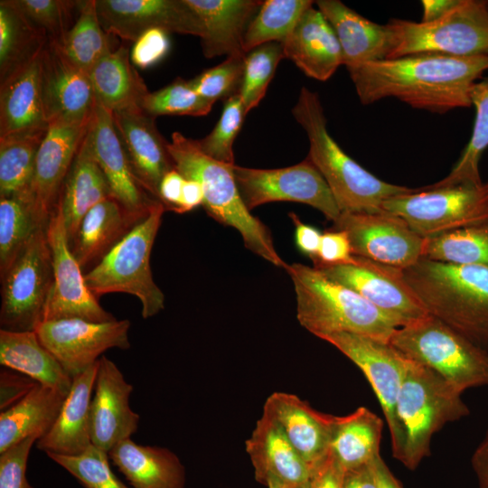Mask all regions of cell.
Masks as SVG:
<instances>
[{"mask_svg": "<svg viewBox=\"0 0 488 488\" xmlns=\"http://www.w3.org/2000/svg\"><path fill=\"white\" fill-rule=\"evenodd\" d=\"M146 215L128 211L112 196L94 205L71 241V251L80 267L95 266Z\"/></svg>", "mask_w": 488, "mask_h": 488, "instance_id": "cell-31", "label": "cell"}, {"mask_svg": "<svg viewBox=\"0 0 488 488\" xmlns=\"http://www.w3.org/2000/svg\"><path fill=\"white\" fill-rule=\"evenodd\" d=\"M44 136L0 139V198L31 201L36 155Z\"/></svg>", "mask_w": 488, "mask_h": 488, "instance_id": "cell-40", "label": "cell"}, {"mask_svg": "<svg viewBox=\"0 0 488 488\" xmlns=\"http://www.w3.org/2000/svg\"><path fill=\"white\" fill-rule=\"evenodd\" d=\"M202 185L195 180L185 179L176 212L182 214L190 211L199 205H202Z\"/></svg>", "mask_w": 488, "mask_h": 488, "instance_id": "cell-60", "label": "cell"}, {"mask_svg": "<svg viewBox=\"0 0 488 488\" xmlns=\"http://www.w3.org/2000/svg\"><path fill=\"white\" fill-rule=\"evenodd\" d=\"M132 391L115 362L101 356L90 404L93 446L108 453L136 432L140 417L129 406Z\"/></svg>", "mask_w": 488, "mask_h": 488, "instance_id": "cell-22", "label": "cell"}, {"mask_svg": "<svg viewBox=\"0 0 488 488\" xmlns=\"http://www.w3.org/2000/svg\"><path fill=\"white\" fill-rule=\"evenodd\" d=\"M460 0H423V14L420 22L429 23L441 18L455 8Z\"/></svg>", "mask_w": 488, "mask_h": 488, "instance_id": "cell-61", "label": "cell"}, {"mask_svg": "<svg viewBox=\"0 0 488 488\" xmlns=\"http://www.w3.org/2000/svg\"><path fill=\"white\" fill-rule=\"evenodd\" d=\"M333 230L346 232L353 256L405 269L423 257L425 239L400 217L381 211L342 212Z\"/></svg>", "mask_w": 488, "mask_h": 488, "instance_id": "cell-16", "label": "cell"}, {"mask_svg": "<svg viewBox=\"0 0 488 488\" xmlns=\"http://www.w3.org/2000/svg\"><path fill=\"white\" fill-rule=\"evenodd\" d=\"M422 258L454 265L488 266V221L425 239Z\"/></svg>", "mask_w": 488, "mask_h": 488, "instance_id": "cell-43", "label": "cell"}, {"mask_svg": "<svg viewBox=\"0 0 488 488\" xmlns=\"http://www.w3.org/2000/svg\"><path fill=\"white\" fill-rule=\"evenodd\" d=\"M67 394L38 383L16 404L0 413V453L18 443L42 438L54 424Z\"/></svg>", "mask_w": 488, "mask_h": 488, "instance_id": "cell-34", "label": "cell"}, {"mask_svg": "<svg viewBox=\"0 0 488 488\" xmlns=\"http://www.w3.org/2000/svg\"><path fill=\"white\" fill-rule=\"evenodd\" d=\"M310 0H266L249 23L243 38L245 53L267 43H284L304 12L314 5Z\"/></svg>", "mask_w": 488, "mask_h": 488, "instance_id": "cell-42", "label": "cell"}, {"mask_svg": "<svg viewBox=\"0 0 488 488\" xmlns=\"http://www.w3.org/2000/svg\"><path fill=\"white\" fill-rule=\"evenodd\" d=\"M86 139L111 195L128 211L146 215L157 201L140 184L115 127L111 112L96 103Z\"/></svg>", "mask_w": 488, "mask_h": 488, "instance_id": "cell-20", "label": "cell"}, {"mask_svg": "<svg viewBox=\"0 0 488 488\" xmlns=\"http://www.w3.org/2000/svg\"><path fill=\"white\" fill-rule=\"evenodd\" d=\"M213 105L196 92L190 80L177 78L164 88L149 92L139 107L154 117L164 115L201 117L209 114Z\"/></svg>", "mask_w": 488, "mask_h": 488, "instance_id": "cell-46", "label": "cell"}, {"mask_svg": "<svg viewBox=\"0 0 488 488\" xmlns=\"http://www.w3.org/2000/svg\"><path fill=\"white\" fill-rule=\"evenodd\" d=\"M42 50L0 81V139L47 132L41 77Z\"/></svg>", "mask_w": 488, "mask_h": 488, "instance_id": "cell-24", "label": "cell"}, {"mask_svg": "<svg viewBox=\"0 0 488 488\" xmlns=\"http://www.w3.org/2000/svg\"><path fill=\"white\" fill-rule=\"evenodd\" d=\"M98 361L73 378L70 392L51 429L36 442L48 454L79 455L91 445L90 404Z\"/></svg>", "mask_w": 488, "mask_h": 488, "instance_id": "cell-29", "label": "cell"}, {"mask_svg": "<svg viewBox=\"0 0 488 488\" xmlns=\"http://www.w3.org/2000/svg\"><path fill=\"white\" fill-rule=\"evenodd\" d=\"M486 70L488 55L423 52L369 62L349 74L362 105L394 98L443 114L471 107L472 89Z\"/></svg>", "mask_w": 488, "mask_h": 488, "instance_id": "cell-1", "label": "cell"}, {"mask_svg": "<svg viewBox=\"0 0 488 488\" xmlns=\"http://www.w3.org/2000/svg\"><path fill=\"white\" fill-rule=\"evenodd\" d=\"M45 231L52 251L53 283L42 321L80 318L103 323L116 320L88 287L85 274L71 251L64 219L57 207Z\"/></svg>", "mask_w": 488, "mask_h": 488, "instance_id": "cell-15", "label": "cell"}, {"mask_svg": "<svg viewBox=\"0 0 488 488\" xmlns=\"http://www.w3.org/2000/svg\"><path fill=\"white\" fill-rule=\"evenodd\" d=\"M382 419L365 407L335 417L329 452L344 471L367 465L380 455Z\"/></svg>", "mask_w": 488, "mask_h": 488, "instance_id": "cell-37", "label": "cell"}, {"mask_svg": "<svg viewBox=\"0 0 488 488\" xmlns=\"http://www.w3.org/2000/svg\"><path fill=\"white\" fill-rule=\"evenodd\" d=\"M475 117L471 138L451 172L427 189L446 187L459 183H482L479 162L488 148V78L476 82L471 93Z\"/></svg>", "mask_w": 488, "mask_h": 488, "instance_id": "cell-41", "label": "cell"}, {"mask_svg": "<svg viewBox=\"0 0 488 488\" xmlns=\"http://www.w3.org/2000/svg\"><path fill=\"white\" fill-rule=\"evenodd\" d=\"M343 470L329 452L312 470L306 488H342Z\"/></svg>", "mask_w": 488, "mask_h": 488, "instance_id": "cell-55", "label": "cell"}, {"mask_svg": "<svg viewBox=\"0 0 488 488\" xmlns=\"http://www.w3.org/2000/svg\"><path fill=\"white\" fill-rule=\"evenodd\" d=\"M33 26L49 40H58L74 23L73 13L81 1L68 0H9Z\"/></svg>", "mask_w": 488, "mask_h": 488, "instance_id": "cell-49", "label": "cell"}, {"mask_svg": "<svg viewBox=\"0 0 488 488\" xmlns=\"http://www.w3.org/2000/svg\"><path fill=\"white\" fill-rule=\"evenodd\" d=\"M108 456L132 488L185 486L184 466L168 448L143 446L127 438L116 445Z\"/></svg>", "mask_w": 488, "mask_h": 488, "instance_id": "cell-32", "label": "cell"}, {"mask_svg": "<svg viewBox=\"0 0 488 488\" xmlns=\"http://www.w3.org/2000/svg\"><path fill=\"white\" fill-rule=\"evenodd\" d=\"M263 412L280 425L311 472L327 456L335 416L317 411L296 395L286 392L271 394Z\"/></svg>", "mask_w": 488, "mask_h": 488, "instance_id": "cell-25", "label": "cell"}, {"mask_svg": "<svg viewBox=\"0 0 488 488\" xmlns=\"http://www.w3.org/2000/svg\"><path fill=\"white\" fill-rule=\"evenodd\" d=\"M42 91L46 117L87 125L90 122L96 99L89 73L70 62L48 40L42 53Z\"/></svg>", "mask_w": 488, "mask_h": 488, "instance_id": "cell-19", "label": "cell"}, {"mask_svg": "<svg viewBox=\"0 0 488 488\" xmlns=\"http://www.w3.org/2000/svg\"><path fill=\"white\" fill-rule=\"evenodd\" d=\"M1 329L35 331L43 320L53 283L52 251L45 228L38 229L1 277Z\"/></svg>", "mask_w": 488, "mask_h": 488, "instance_id": "cell-11", "label": "cell"}, {"mask_svg": "<svg viewBox=\"0 0 488 488\" xmlns=\"http://www.w3.org/2000/svg\"><path fill=\"white\" fill-rule=\"evenodd\" d=\"M128 320L97 323L80 318L42 321L35 329L42 344L73 379L111 348L128 349Z\"/></svg>", "mask_w": 488, "mask_h": 488, "instance_id": "cell-14", "label": "cell"}, {"mask_svg": "<svg viewBox=\"0 0 488 488\" xmlns=\"http://www.w3.org/2000/svg\"><path fill=\"white\" fill-rule=\"evenodd\" d=\"M200 18L203 55L246 54L243 51L245 32L258 13L259 0H185Z\"/></svg>", "mask_w": 488, "mask_h": 488, "instance_id": "cell-30", "label": "cell"}, {"mask_svg": "<svg viewBox=\"0 0 488 488\" xmlns=\"http://www.w3.org/2000/svg\"><path fill=\"white\" fill-rule=\"evenodd\" d=\"M104 31L124 41L136 42L145 32L202 36L200 18L185 0H95Z\"/></svg>", "mask_w": 488, "mask_h": 488, "instance_id": "cell-18", "label": "cell"}, {"mask_svg": "<svg viewBox=\"0 0 488 488\" xmlns=\"http://www.w3.org/2000/svg\"><path fill=\"white\" fill-rule=\"evenodd\" d=\"M96 103L114 112L139 107L149 93L130 62L128 49L121 44L104 56L89 72Z\"/></svg>", "mask_w": 488, "mask_h": 488, "instance_id": "cell-36", "label": "cell"}, {"mask_svg": "<svg viewBox=\"0 0 488 488\" xmlns=\"http://www.w3.org/2000/svg\"><path fill=\"white\" fill-rule=\"evenodd\" d=\"M283 45L285 58L307 77L325 81L343 65L338 38L324 15L313 5L306 9Z\"/></svg>", "mask_w": 488, "mask_h": 488, "instance_id": "cell-28", "label": "cell"}, {"mask_svg": "<svg viewBox=\"0 0 488 488\" xmlns=\"http://www.w3.org/2000/svg\"><path fill=\"white\" fill-rule=\"evenodd\" d=\"M389 343L438 373L462 394L488 386V351L432 315L397 328Z\"/></svg>", "mask_w": 488, "mask_h": 488, "instance_id": "cell-8", "label": "cell"}, {"mask_svg": "<svg viewBox=\"0 0 488 488\" xmlns=\"http://www.w3.org/2000/svg\"><path fill=\"white\" fill-rule=\"evenodd\" d=\"M113 37L99 23L95 0H88L81 1L74 24L61 38L52 41L70 62L89 73L116 49Z\"/></svg>", "mask_w": 488, "mask_h": 488, "instance_id": "cell-38", "label": "cell"}, {"mask_svg": "<svg viewBox=\"0 0 488 488\" xmlns=\"http://www.w3.org/2000/svg\"><path fill=\"white\" fill-rule=\"evenodd\" d=\"M314 268L356 292L391 318L399 327L428 314L405 282L400 268L357 256H353L350 263Z\"/></svg>", "mask_w": 488, "mask_h": 488, "instance_id": "cell-13", "label": "cell"}, {"mask_svg": "<svg viewBox=\"0 0 488 488\" xmlns=\"http://www.w3.org/2000/svg\"><path fill=\"white\" fill-rule=\"evenodd\" d=\"M394 43L388 59L434 52L456 57L488 55V1L460 0L429 23L391 18Z\"/></svg>", "mask_w": 488, "mask_h": 488, "instance_id": "cell-9", "label": "cell"}, {"mask_svg": "<svg viewBox=\"0 0 488 488\" xmlns=\"http://www.w3.org/2000/svg\"><path fill=\"white\" fill-rule=\"evenodd\" d=\"M34 437L0 453V488H33L26 476L27 461Z\"/></svg>", "mask_w": 488, "mask_h": 488, "instance_id": "cell-51", "label": "cell"}, {"mask_svg": "<svg viewBox=\"0 0 488 488\" xmlns=\"http://www.w3.org/2000/svg\"><path fill=\"white\" fill-rule=\"evenodd\" d=\"M292 115L307 136V158L324 178L341 212H379L386 200L417 191L384 182L350 157L329 134L317 92L302 87Z\"/></svg>", "mask_w": 488, "mask_h": 488, "instance_id": "cell-2", "label": "cell"}, {"mask_svg": "<svg viewBox=\"0 0 488 488\" xmlns=\"http://www.w3.org/2000/svg\"><path fill=\"white\" fill-rule=\"evenodd\" d=\"M246 451L255 470L257 481L266 485L269 482L288 488H306L311 471L288 440L280 425L263 412L257 421Z\"/></svg>", "mask_w": 488, "mask_h": 488, "instance_id": "cell-26", "label": "cell"}, {"mask_svg": "<svg viewBox=\"0 0 488 488\" xmlns=\"http://www.w3.org/2000/svg\"><path fill=\"white\" fill-rule=\"evenodd\" d=\"M48 40L9 0L0 1V81L33 58Z\"/></svg>", "mask_w": 488, "mask_h": 488, "instance_id": "cell-39", "label": "cell"}, {"mask_svg": "<svg viewBox=\"0 0 488 488\" xmlns=\"http://www.w3.org/2000/svg\"><path fill=\"white\" fill-rule=\"evenodd\" d=\"M282 59H285L280 42H267L247 52L239 95L246 115L256 108L266 95L268 84Z\"/></svg>", "mask_w": 488, "mask_h": 488, "instance_id": "cell-45", "label": "cell"}, {"mask_svg": "<svg viewBox=\"0 0 488 488\" xmlns=\"http://www.w3.org/2000/svg\"><path fill=\"white\" fill-rule=\"evenodd\" d=\"M89 125L58 120L49 123L37 152L31 186V202L40 225L44 228Z\"/></svg>", "mask_w": 488, "mask_h": 488, "instance_id": "cell-21", "label": "cell"}, {"mask_svg": "<svg viewBox=\"0 0 488 488\" xmlns=\"http://www.w3.org/2000/svg\"><path fill=\"white\" fill-rule=\"evenodd\" d=\"M185 178L175 169L166 173L159 186V200L166 211L176 212Z\"/></svg>", "mask_w": 488, "mask_h": 488, "instance_id": "cell-57", "label": "cell"}, {"mask_svg": "<svg viewBox=\"0 0 488 488\" xmlns=\"http://www.w3.org/2000/svg\"><path fill=\"white\" fill-rule=\"evenodd\" d=\"M353 259L352 247L345 231L326 230L322 234L316 258L312 260L314 267L350 263Z\"/></svg>", "mask_w": 488, "mask_h": 488, "instance_id": "cell-53", "label": "cell"}, {"mask_svg": "<svg viewBox=\"0 0 488 488\" xmlns=\"http://www.w3.org/2000/svg\"><path fill=\"white\" fill-rule=\"evenodd\" d=\"M165 211L161 202L153 204L148 214L85 273L95 296L116 292L135 296L145 319L164 308V296L153 279L150 256Z\"/></svg>", "mask_w": 488, "mask_h": 488, "instance_id": "cell-7", "label": "cell"}, {"mask_svg": "<svg viewBox=\"0 0 488 488\" xmlns=\"http://www.w3.org/2000/svg\"><path fill=\"white\" fill-rule=\"evenodd\" d=\"M84 488H132L121 482L109 465L108 453L91 445L79 455H47Z\"/></svg>", "mask_w": 488, "mask_h": 488, "instance_id": "cell-47", "label": "cell"}, {"mask_svg": "<svg viewBox=\"0 0 488 488\" xmlns=\"http://www.w3.org/2000/svg\"><path fill=\"white\" fill-rule=\"evenodd\" d=\"M317 9L332 25L348 72L363 64L388 59L394 43L389 26L374 23L339 0H318Z\"/></svg>", "mask_w": 488, "mask_h": 488, "instance_id": "cell-27", "label": "cell"}, {"mask_svg": "<svg viewBox=\"0 0 488 488\" xmlns=\"http://www.w3.org/2000/svg\"><path fill=\"white\" fill-rule=\"evenodd\" d=\"M319 338L337 348L363 372L384 413L392 449L399 435L396 405L408 358L389 342L361 334L333 333Z\"/></svg>", "mask_w": 488, "mask_h": 488, "instance_id": "cell-17", "label": "cell"}, {"mask_svg": "<svg viewBox=\"0 0 488 488\" xmlns=\"http://www.w3.org/2000/svg\"><path fill=\"white\" fill-rule=\"evenodd\" d=\"M168 33L159 28L145 32L134 42L130 53L132 63L139 68L146 69L160 61L170 48Z\"/></svg>", "mask_w": 488, "mask_h": 488, "instance_id": "cell-52", "label": "cell"}, {"mask_svg": "<svg viewBox=\"0 0 488 488\" xmlns=\"http://www.w3.org/2000/svg\"><path fill=\"white\" fill-rule=\"evenodd\" d=\"M40 225L29 199L0 198V275L13 265Z\"/></svg>", "mask_w": 488, "mask_h": 488, "instance_id": "cell-44", "label": "cell"}, {"mask_svg": "<svg viewBox=\"0 0 488 488\" xmlns=\"http://www.w3.org/2000/svg\"><path fill=\"white\" fill-rule=\"evenodd\" d=\"M109 196V186L91 155L85 135L55 206L64 219L70 244L88 211Z\"/></svg>", "mask_w": 488, "mask_h": 488, "instance_id": "cell-33", "label": "cell"}, {"mask_svg": "<svg viewBox=\"0 0 488 488\" xmlns=\"http://www.w3.org/2000/svg\"><path fill=\"white\" fill-rule=\"evenodd\" d=\"M471 462L479 488H488V429L474 450Z\"/></svg>", "mask_w": 488, "mask_h": 488, "instance_id": "cell-59", "label": "cell"}, {"mask_svg": "<svg viewBox=\"0 0 488 488\" xmlns=\"http://www.w3.org/2000/svg\"><path fill=\"white\" fill-rule=\"evenodd\" d=\"M285 269L294 284L297 319L316 337L351 333L389 342L399 328L391 318L362 296L314 267L293 263Z\"/></svg>", "mask_w": 488, "mask_h": 488, "instance_id": "cell-6", "label": "cell"}, {"mask_svg": "<svg viewBox=\"0 0 488 488\" xmlns=\"http://www.w3.org/2000/svg\"><path fill=\"white\" fill-rule=\"evenodd\" d=\"M382 210L402 218L423 239L480 224L488 221V180L418 188L386 200Z\"/></svg>", "mask_w": 488, "mask_h": 488, "instance_id": "cell-10", "label": "cell"}, {"mask_svg": "<svg viewBox=\"0 0 488 488\" xmlns=\"http://www.w3.org/2000/svg\"><path fill=\"white\" fill-rule=\"evenodd\" d=\"M289 217L295 225V240L297 249L314 260L319 250L322 233L318 229L303 223L296 213L290 212Z\"/></svg>", "mask_w": 488, "mask_h": 488, "instance_id": "cell-56", "label": "cell"}, {"mask_svg": "<svg viewBox=\"0 0 488 488\" xmlns=\"http://www.w3.org/2000/svg\"><path fill=\"white\" fill-rule=\"evenodd\" d=\"M469 413L461 392L438 373L408 358L396 405L399 435L392 448L394 458L415 470L430 455L433 436Z\"/></svg>", "mask_w": 488, "mask_h": 488, "instance_id": "cell-5", "label": "cell"}, {"mask_svg": "<svg viewBox=\"0 0 488 488\" xmlns=\"http://www.w3.org/2000/svg\"><path fill=\"white\" fill-rule=\"evenodd\" d=\"M111 115L135 175L142 187L160 202V183L174 165L169 143L159 133L155 117L140 107L119 109Z\"/></svg>", "mask_w": 488, "mask_h": 488, "instance_id": "cell-23", "label": "cell"}, {"mask_svg": "<svg viewBox=\"0 0 488 488\" xmlns=\"http://www.w3.org/2000/svg\"><path fill=\"white\" fill-rule=\"evenodd\" d=\"M240 196L251 211L273 202L305 203L335 222L342 214L324 178L306 157L297 164L277 169L233 166Z\"/></svg>", "mask_w": 488, "mask_h": 488, "instance_id": "cell-12", "label": "cell"}, {"mask_svg": "<svg viewBox=\"0 0 488 488\" xmlns=\"http://www.w3.org/2000/svg\"><path fill=\"white\" fill-rule=\"evenodd\" d=\"M168 150L174 169L185 179L195 180L203 192L202 206L216 221L237 230L245 247L274 266L286 268L277 252L269 229L250 213L237 186L233 166L216 161L199 148L196 140L180 132L172 135Z\"/></svg>", "mask_w": 488, "mask_h": 488, "instance_id": "cell-4", "label": "cell"}, {"mask_svg": "<svg viewBox=\"0 0 488 488\" xmlns=\"http://www.w3.org/2000/svg\"><path fill=\"white\" fill-rule=\"evenodd\" d=\"M342 488H378L375 459L367 465L344 471Z\"/></svg>", "mask_w": 488, "mask_h": 488, "instance_id": "cell-58", "label": "cell"}, {"mask_svg": "<svg viewBox=\"0 0 488 488\" xmlns=\"http://www.w3.org/2000/svg\"><path fill=\"white\" fill-rule=\"evenodd\" d=\"M33 379L3 367L0 371V410L5 411L25 397L36 385Z\"/></svg>", "mask_w": 488, "mask_h": 488, "instance_id": "cell-54", "label": "cell"}, {"mask_svg": "<svg viewBox=\"0 0 488 488\" xmlns=\"http://www.w3.org/2000/svg\"><path fill=\"white\" fill-rule=\"evenodd\" d=\"M267 488H288L281 483H276V482H269L267 484Z\"/></svg>", "mask_w": 488, "mask_h": 488, "instance_id": "cell-63", "label": "cell"}, {"mask_svg": "<svg viewBox=\"0 0 488 488\" xmlns=\"http://www.w3.org/2000/svg\"><path fill=\"white\" fill-rule=\"evenodd\" d=\"M403 278L429 315L488 351V266L421 258Z\"/></svg>", "mask_w": 488, "mask_h": 488, "instance_id": "cell-3", "label": "cell"}, {"mask_svg": "<svg viewBox=\"0 0 488 488\" xmlns=\"http://www.w3.org/2000/svg\"><path fill=\"white\" fill-rule=\"evenodd\" d=\"M375 472L378 488H403L388 468L380 455L375 459Z\"/></svg>", "mask_w": 488, "mask_h": 488, "instance_id": "cell-62", "label": "cell"}, {"mask_svg": "<svg viewBox=\"0 0 488 488\" xmlns=\"http://www.w3.org/2000/svg\"><path fill=\"white\" fill-rule=\"evenodd\" d=\"M246 113L239 93L224 100L220 119L211 132L196 140L199 148L209 157L234 165L233 143L241 128Z\"/></svg>", "mask_w": 488, "mask_h": 488, "instance_id": "cell-48", "label": "cell"}, {"mask_svg": "<svg viewBox=\"0 0 488 488\" xmlns=\"http://www.w3.org/2000/svg\"><path fill=\"white\" fill-rule=\"evenodd\" d=\"M246 54L227 57L221 63L203 70L190 80L196 92L215 103L226 100L239 91L244 73Z\"/></svg>", "mask_w": 488, "mask_h": 488, "instance_id": "cell-50", "label": "cell"}, {"mask_svg": "<svg viewBox=\"0 0 488 488\" xmlns=\"http://www.w3.org/2000/svg\"><path fill=\"white\" fill-rule=\"evenodd\" d=\"M0 363L67 394L73 379L42 344L35 331L0 330Z\"/></svg>", "mask_w": 488, "mask_h": 488, "instance_id": "cell-35", "label": "cell"}]
</instances>
